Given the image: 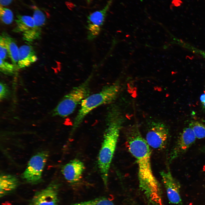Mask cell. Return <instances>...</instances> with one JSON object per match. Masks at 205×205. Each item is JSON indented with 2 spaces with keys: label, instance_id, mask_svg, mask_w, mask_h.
I'll list each match as a JSON object with an SVG mask.
<instances>
[{
  "label": "cell",
  "instance_id": "obj_1",
  "mask_svg": "<svg viewBox=\"0 0 205 205\" xmlns=\"http://www.w3.org/2000/svg\"><path fill=\"white\" fill-rule=\"evenodd\" d=\"M126 145L136 160L139 187L147 202L149 205H163L161 189L152 169L150 146L136 128L129 131Z\"/></svg>",
  "mask_w": 205,
  "mask_h": 205
},
{
  "label": "cell",
  "instance_id": "obj_2",
  "mask_svg": "<svg viewBox=\"0 0 205 205\" xmlns=\"http://www.w3.org/2000/svg\"><path fill=\"white\" fill-rule=\"evenodd\" d=\"M118 112L113 107L108 110L105 119L106 127L98 157V165L105 187L107 185L110 165L118 140L121 122Z\"/></svg>",
  "mask_w": 205,
  "mask_h": 205
},
{
  "label": "cell",
  "instance_id": "obj_3",
  "mask_svg": "<svg viewBox=\"0 0 205 205\" xmlns=\"http://www.w3.org/2000/svg\"><path fill=\"white\" fill-rule=\"evenodd\" d=\"M119 90L117 83L106 85L99 92L89 95L83 100L73 122L71 134L80 126L86 116L93 110L103 105L110 104L116 98Z\"/></svg>",
  "mask_w": 205,
  "mask_h": 205
},
{
  "label": "cell",
  "instance_id": "obj_4",
  "mask_svg": "<svg viewBox=\"0 0 205 205\" xmlns=\"http://www.w3.org/2000/svg\"><path fill=\"white\" fill-rule=\"evenodd\" d=\"M91 78V75L89 76L65 95L53 110L52 116L65 117L71 114L77 105L81 104L82 101L89 95Z\"/></svg>",
  "mask_w": 205,
  "mask_h": 205
},
{
  "label": "cell",
  "instance_id": "obj_5",
  "mask_svg": "<svg viewBox=\"0 0 205 205\" xmlns=\"http://www.w3.org/2000/svg\"><path fill=\"white\" fill-rule=\"evenodd\" d=\"M48 155L47 151H43L32 157L22 175V179L32 184H37L41 183L42 181V172Z\"/></svg>",
  "mask_w": 205,
  "mask_h": 205
},
{
  "label": "cell",
  "instance_id": "obj_6",
  "mask_svg": "<svg viewBox=\"0 0 205 205\" xmlns=\"http://www.w3.org/2000/svg\"><path fill=\"white\" fill-rule=\"evenodd\" d=\"M60 184L53 181L45 188L36 191L29 202V205H58Z\"/></svg>",
  "mask_w": 205,
  "mask_h": 205
},
{
  "label": "cell",
  "instance_id": "obj_7",
  "mask_svg": "<svg viewBox=\"0 0 205 205\" xmlns=\"http://www.w3.org/2000/svg\"><path fill=\"white\" fill-rule=\"evenodd\" d=\"M111 3V0L102 9L93 12L88 16L86 28L88 40H93L100 34Z\"/></svg>",
  "mask_w": 205,
  "mask_h": 205
},
{
  "label": "cell",
  "instance_id": "obj_8",
  "mask_svg": "<svg viewBox=\"0 0 205 205\" xmlns=\"http://www.w3.org/2000/svg\"><path fill=\"white\" fill-rule=\"evenodd\" d=\"M168 137L166 128L162 124H156L148 130L146 140L149 146L157 149H162L165 147Z\"/></svg>",
  "mask_w": 205,
  "mask_h": 205
},
{
  "label": "cell",
  "instance_id": "obj_9",
  "mask_svg": "<svg viewBox=\"0 0 205 205\" xmlns=\"http://www.w3.org/2000/svg\"><path fill=\"white\" fill-rule=\"evenodd\" d=\"M169 201L177 205H183L180 194L179 183L173 177L169 170L160 173Z\"/></svg>",
  "mask_w": 205,
  "mask_h": 205
},
{
  "label": "cell",
  "instance_id": "obj_10",
  "mask_svg": "<svg viewBox=\"0 0 205 205\" xmlns=\"http://www.w3.org/2000/svg\"><path fill=\"white\" fill-rule=\"evenodd\" d=\"M196 137L192 129L190 127L184 129L181 133L171 155L170 160H173L185 153L194 143Z\"/></svg>",
  "mask_w": 205,
  "mask_h": 205
},
{
  "label": "cell",
  "instance_id": "obj_11",
  "mask_svg": "<svg viewBox=\"0 0 205 205\" xmlns=\"http://www.w3.org/2000/svg\"><path fill=\"white\" fill-rule=\"evenodd\" d=\"M85 169L83 162L75 159L65 165L62 168V172L66 180L71 184L80 181Z\"/></svg>",
  "mask_w": 205,
  "mask_h": 205
},
{
  "label": "cell",
  "instance_id": "obj_12",
  "mask_svg": "<svg viewBox=\"0 0 205 205\" xmlns=\"http://www.w3.org/2000/svg\"><path fill=\"white\" fill-rule=\"evenodd\" d=\"M37 59L32 46L27 45H22L19 48L18 68L23 69L28 67Z\"/></svg>",
  "mask_w": 205,
  "mask_h": 205
},
{
  "label": "cell",
  "instance_id": "obj_13",
  "mask_svg": "<svg viewBox=\"0 0 205 205\" xmlns=\"http://www.w3.org/2000/svg\"><path fill=\"white\" fill-rule=\"evenodd\" d=\"M18 180L15 176L2 174L0 177V197H3L13 192L17 188Z\"/></svg>",
  "mask_w": 205,
  "mask_h": 205
},
{
  "label": "cell",
  "instance_id": "obj_14",
  "mask_svg": "<svg viewBox=\"0 0 205 205\" xmlns=\"http://www.w3.org/2000/svg\"><path fill=\"white\" fill-rule=\"evenodd\" d=\"M3 38L7 48L8 55L14 65L17 67L19 48L14 39L5 33L1 35Z\"/></svg>",
  "mask_w": 205,
  "mask_h": 205
},
{
  "label": "cell",
  "instance_id": "obj_15",
  "mask_svg": "<svg viewBox=\"0 0 205 205\" xmlns=\"http://www.w3.org/2000/svg\"><path fill=\"white\" fill-rule=\"evenodd\" d=\"M15 22L17 26L14 31L22 32V34L29 31L35 26L32 17L29 16L18 15Z\"/></svg>",
  "mask_w": 205,
  "mask_h": 205
},
{
  "label": "cell",
  "instance_id": "obj_16",
  "mask_svg": "<svg viewBox=\"0 0 205 205\" xmlns=\"http://www.w3.org/2000/svg\"><path fill=\"white\" fill-rule=\"evenodd\" d=\"M32 18L35 27L38 30L42 31V28L46 22V17L44 13L39 9L36 7L34 9Z\"/></svg>",
  "mask_w": 205,
  "mask_h": 205
},
{
  "label": "cell",
  "instance_id": "obj_17",
  "mask_svg": "<svg viewBox=\"0 0 205 205\" xmlns=\"http://www.w3.org/2000/svg\"><path fill=\"white\" fill-rule=\"evenodd\" d=\"M71 205H114L112 201L107 197L102 196L88 201L75 203Z\"/></svg>",
  "mask_w": 205,
  "mask_h": 205
},
{
  "label": "cell",
  "instance_id": "obj_18",
  "mask_svg": "<svg viewBox=\"0 0 205 205\" xmlns=\"http://www.w3.org/2000/svg\"><path fill=\"white\" fill-rule=\"evenodd\" d=\"M189 127L193 130L196 138H205V125L197 121H192L189 124Z\"/></svg>",
  "mask_w": 205,
  "mask_h": 205
},
{
  "label": "cell",
  "instance_id": "obj_19",
  "mask_svg": "<svg viewBox=\"0 0 205 205\" xmlns=\"http://www.w3.org/2000/svg\"><path fill=\"white\" fill-rule=\"evenodd\" d=\"M0 17L1 20L6 24H11L13 20V14L10 9L0 5Z\"/></svg>",
  "mask_w": 205,
  "mask_h": 205
},
{
  "label": "cell",
  "instance_id": "obj_20",
  "mask_svg": "<svg viewBox=\"0 0 205 205\" xmlns=\"http://www.w3.org/2000/svg\"><path fill=\"white\" fill-rule=\"evenodd\" d=\"M0 69L2 73L6 74H13L16 71L17 66L4 60L0 59Z\"/></svg>",
  "mask_w": 205,
  "mask_h": 205
},
{
  "label": "cell",
  "instance_id": "obj_21",
  "mask_svg": "<svg viewBox=\"0 0 205 205\" xmlns=\"http://www.w3.org/2000/svg\"><path fill=\"white\" fill-rule=\"evenodd\" d=\"M8 53L4 39L1 35L0 37V59L5 60L7 58Z\"/></svg>",
  "mask_w": 205,
  "mask_h": 205
},
{
  "label": "cell",
  "instance_id": "obj_22",
  "mask_svg": "<svg viewBox=\"0 0 205 205\" xmlns=\"http://www.w3.org/2000/svg\"><path fill=\"white\" fill-rule=\"evenodd\" d=\"M0 99L1 100L7 97L9 94V91L6 85L3 82L0 83Z\"/></svg>",
  "mask_w": 205,
  "mask_h": 205
},
{
  "label": "cell",
  "instance_id": "obj_23",
  "mask_svg": "<svg viewBox=\"0 0 205 205\" xmlns=\"http://www.w3.org/2000/svg\"><path fill=\"white\" fill-rule=\"evenodd\" d=\"M13 0H0V3L1 6H5L10 5Z\"/></svg>",
  "mask_w": 205,
  "mask_h": 205
},
{
  "label": "cell",
  "instance_id": "obj_24",
  "mask_svg": "<svg viewBox=\"0 0 205 205\" xmlns=\"http://www.w3.org/2000/svg\"><path fill=\"white\" fill-rule=\"evenodd\" d=\"M203 108L205 111V100L202 102H201Z\"/></svg>",
  "mask_w": 205,
  "mask_h": 205
},
{
  "label": "cell",
  "instance_id": "obj_25",
  "mask_svg": "<svg viewBox=\"0 0 205 205\" xmlns=\"http://www.w3.org/2000/svg\"><path fill=\"white\" fill-rule=\"evenodd\" d=\"M204 151H205V147L204 148Z\"/></svg>",
  "mask_w": 205,
  "mask_h": 205
}]
</instances>
